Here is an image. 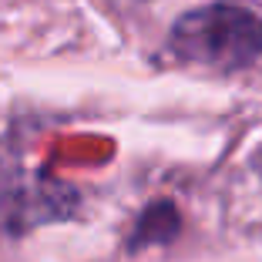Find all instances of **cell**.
I'll return each mask as SVG.
<instances>
[{"label":"cell","instance_id":"1","mask_svg":"<svg viewBox=\"0 0 262 262\" xmlns=\"http://www.w3.org/2000/svg\"><path fill=\"white\" fill-rule=\"evenodd\" d=\"M175 57L212 71H242L262 57V17L239 4L188 10L168 37Z\"/></svg>","mask_w":262,"mask_h":262}]
</instances>
